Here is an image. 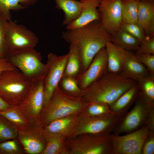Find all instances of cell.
<instances>
[{
	"instance_id": "1",
	"label": "cell",
	"mask_w": 154,
	"mask_h": 154,
	"mask_svg": "<svg viewBox=\"0 0 154 154\" xmlns=\"http://www.w3.org/2000/svg\"><path fill=\"white\" fill-rule=\"evenodd\" d=\"M62 37L70 44H74L78 48L82 60V73L97 54L112 39V36L105 30L99 21L81 27L66 30L63 32Z\"/></svg>"
},
{
	"instance_id": "2",
	"label": "cell",
	"mask_w": 154,
	"mask_h": 154,
	"mask_svg": "<svg viewBox=\"0 0 154 154\" xmlns=\"http://www.w3.org/2000/svg\"><path fill=\"white\" fill-rule=\"evenodd\" d=\"M136 83L134 80L123 77L119 74L108 72L83 90V93L89 102H98L109 106Z\"/></svg>"
},
{
	"instance_id": "3",
	"label": "cell",
	"mask_w": 154,
	"mask_h": 154,
	"mask_svg": "<svg viewBox=\"0 0 154 154\" xmlns=\"http://www.w3.org/2000/svg\"><path fill=\"white\" fill-rule=\"evenodd\" d=\"M6 57L31 82L45 78L48 70L47 65L42 62L41 53L35 48L9 52Z\"/></svg>"
},
{
	"instance_id": "4",
	"label": "cell",
	"mask_w": 154,
	"mask_h": 154,
	"mask_svg": "<svg viewBox=\"0 0 154 154\" xmlns=\"http://www.w3.org/2000/svg\"><path fill=\"white\" fill-rule=\"evenodd\" d=\"M83 104L80 100L64 93L58 85L49 101L43 107L37 123L44 126L54 120L76 112Z\"/></svg>"
},
{
	"instance_id": "5",
	"label": "cell",
	"mask_w": 154,
	"mask_h": 154,
	"mask_svg": "<svg viewBox=\"0 0 154 154\" xmlns=\"http://www.w3.org/2000/svg\"><path fill=\"white\" fill-rule=\"evenodd\" d=\"M32 83L19 70L4 72L0 76V97L10 106H17L25 99Z\"/></svg>"
},
{
	"instance_id": "6",
	"label": "cell",
	"mask_w": 154,
	"mask_h": 154,
	"mask_svg": "<svg viewBox=\"0 0 154 154\" xmlns=\"http://www.w3.org/2000/svg\"><path fill=\"white\" fill-rule=\"evenodd\" d=\"M154 108L148 104L139 94L133 108L119 118L112 134L127 133L145 125L151 110Z\"/></svg>"
},
{
	"instance_id": "7",
	"label": "cell",
	"mask_w": 154,
	"mask_h": 154,
	"mask_svg": "<svg viewBox=\"0 0 154 154\" xmlns=\"http://www.w3.org/2000/svg\"><path fill=\"white\" fill-rule=\"evenodd\" d=\"M150 131L145 125L123 135L110 134L112 154H141L143 145Z\"/></svg>"
},
{
	"instance_id": "8",
	"label": "cell",
	"mask_w": 154,
	"mask_h": 154,
	"mask_svg": "<svg viewBox=\"0 0 154 154\" xmlns=\"http://www.w3.org/2000/svg\"><path fill=\"white\" fill-rule=\"evenodd\" d=\"M45 78L32 82L25 99L17 106L19 110L30 124L37 123L43 107Z\"/></svg>"
},
{
	"instance_id": "9",
	"label": "cell",
	"mask_w": 154,
	"mask_h": 154,
	"mask_svg": "<svg viewBox=\"0 0 154 154\" xmlns=\"http://www.w3.org/2000/svg\"><path fill=\"white\" fill-rule=\"evenodd\" d=\"M5 41L8 52L34 48L38 39L25 26L10 20L7 23Z\"/></svg>"
},
{
	"instance_id": "10",
	"label": "cell",
	"mask_w": 154,
	"mask_h": 154,
	"mask_svg": "<svg viewBox=\"0 0 154 154\" xmlns=\"http://www.w3.org/2000/svg\"><path fill=\"white\" fill-rule=\"evenodd\" d=\"M68 54L58 56L52 52L47 56V72L44 84L43 107L49 101L62 78L66 64Z\"/></svg>"
},
{
	"instance_id": "11",
	"label": "cell",
	"mask_w": 154,
	"mask_h": 154,
	"mask_svg": "<svg viewBox=\"0 0 154 154\" xmlns=\"http://www.w3.org/2000/svg\"><path fill=\"white\" fill-rule=\"evenodd\" d=\"M99 21L112 37L121 29L123 23L122 0H100Z\"/></svg>"
},
{
	"instance_id": "12",
	"label": "cell",
	"mask_w": 154,
	"mask_h": 154,
	"mask_svg": "<svg viewBox=\"0 0 154 154\" xmlns=\"http://www.w3.org/2000/svg\"><path fill=\"white\" fill-rule=\"evenodd\" d=\"M17 138L27 154H41L47 142L43 126L37 123L18 129Z\"/></svg>"
},
{
	"instance_id": "13",
	"label": "cell",
	"mask_w": 154,
	"mask_h": 154,
	"mask_svg": "<svg viewBox=\"0 0 154 154\" xmlns=\"http://www.w3.org/2000/svg\"><path fill=\"white\" fill-rule=\"evenodd\" d=\"M107 72V55L104 47L97 54L87 69L77 78L78 86L85 90Z\"/></svg>"
},
{
	"instance_id": "14",
	"label": "cell",
	"mask_w": 154,
	"mask_h": 154,
	"mask_svg": "<svg viewBox=\"0 0 154 154\" xmlns=\"http://www.w3.org/2000/svg\"><path fill=\"white\" fill-rule=\"evenodd\" d=\"M100 0H80L82 6L80 15L76 20L66 26V30H71L99 21L98 10Z\"/></svg>"
},
{
	"instance_id": "15",
	"label": "cell",
	"mask_w": 154,
	"mask_h": 154,
	"mask_svg": "<svg viewBox=\"0 0 154 154\" xmlns=\"http://www.w3.org/2000/svg\"><path fill=\"white\" fill-rule=\"evenodd\" d=\"M137 23L143 29L146 37H154V1H139Z\"/></svg>"
},
{
	"instance_id": "16",
	"label": "cell",
	"mask_w": 154,
	"mask_h": 154,
	"mask_svg": "<svg viewBox=\"0 0 154 154\" xmlns=\"http://www.w3.org/2000/svg\"><path fill=\"white\" fill-rule=\"evenodd\" d=\"M150 74L147 68L138 59L135 54L127 51L125 60L119 74L137 82Z\"/></svg>"
},
{
	"instance_id": "17",
	"label": "cell",
	"mask_w": 154,
	"mask_h": 154,
	"mask_svg": "<svg viewBox=\"0 0 154 154\" xmlns=\"http://www.w3.org/2000/svg\"><path fill=\"white\" fill-rule=\"evenodd\" d=\"M108 72L119 74L122 70L126 56L127 50L112 41L106 43Z\"/></svg>"
},
{
	"instance_id": "18",
	"label": "cell",
	"mask_w": 154,
	"mask_h": 154,
	"mask_svg": "<svg viewBox=\"0 0 154 154\" xmlns=\"http://www.w3.org/2000/svg\"><path fill=\"white\" fill-rule=\"evenodd\" d=\"M139 94V90L137 83L109 105L112 114L119 117L123 116L134 104Z\"/></svg>"
},
{
	"instance_id": "19",
	"label": "cell",
	"mask_w": 154,
	"mask_h": 154,
	"mask_svg": "<svg viewBox=\"0 0 154 154\" xmlns=\"http://www.w3.org/2000/svg\"><path fill=\"white\" fill-rule=\"evenodd\" d=\"M62 76L76 79L82 73V62L79 50L75 45L70 44L69 51Z\"/></svg>"
},
{
	"instance_id": "20",
	"label": "cell",
	"mask_w": 154,
	"mask_h": 154,
	"mask_svg": "<svg viewBox=\"0 0 154 154\" xmlns=\"http://www.w3.org/2000/svg\"><path fill=\"white\" fill-rule=\"evenodd\" d=\"M56 8L64 14L62 24L66 26L77 19L81 13L82 4L76 0H54Z\"/></svg>"
},
{
	"instance_id": "21",
	"label": "cell",
	"mask_w": 154,
	"mask_h": 154,
	"mask_svg": "<svg viewBox=\"0 0 154 154\" xmlns=\"http://www.w3.org/2000/svg\"><path fill=\"white\" fill-rule=\"evenodd\" d=\"M37 0H0V14L8 21L11 20L10 11H17L33 5Z\"/></svg>"
},
{
	"instance_id": "22",
	"label": "cell",
	"mask_w": 154,
	"mask_h": 154,
	"mask_svg": "<svg viewBox=\"0 0 154 154\" xmlns=\"http://www.w3.org/2000/svg\"><path fill=\"white\" fill-rule=\"evenodd\" d=\"M112 41L128 51H137L140 42L127 32L121 29L112 37Z\"/></svg>"
},
{
	"instance_id": "23",
	"label": "cell",
	"mask_w": 154,
	"mask_h": 154,
	"mask_svg": "<svg viewBox=\"0 0 154 154\" xmlns=\"http://www.w3.org/2000/svg\"><path fill=\"white\" fill-rule=\"evenodd\" d=\"M137 83L140 95L149 105L154 106V75L150 74Z\"/></svg>"
},
{
	"instance_id": "24",
	"label": "cell",
	"mask_w": 154,
	"mask_h": 154,
	"mask_svg": "<svg viewBox=\"0 0 154 154\" xmlns=\"http://www.w3.org/2000/svg\"><path fill=\"white\" fill-rule=\"evenodd\" d=\"M72 119L69 117L57 119L43 126L44 132L46 140L66 130L70 125Z\"/></svg>"
},
{
	"instance_id": "25",
	"label": "cell",
	"mask_w": 154,
	"mask_h": 154,
	"mask_svg": "<svg viewBox=\"0 0 154 154\" xmlns=\"http://www.w3.org/2000/svg\"><path fill=\"white\" fill-rule=\"evenodd\" d=\"M0 115L6 118L18 129L31 124L21 113L12 106H10L5 110L0 111Z\"/></svg>"
},
{
	"instance_id": "26",
	"label": "cell",
	"mask_w": 154,
	"mask_h": 154,
	"mask_svg": "<svg viewBox=\"0 0 154 154\" xmlns=\"http://www.w3.org/2000/svg\"><path fill=\"white\" fill-rule=\"evenodd\" d=\"M139 1V0H122L123 23H137Z\"/></svg>"
},
{
	"instance_id": "27",
	"label": "cell",
	"mask_w": 154,
	"mask_h": 154,
	"mask_svg": "<svg viewBox=\"0 0 154 154\" xmlns=\"http://www.w3.org/2000/svg\"><path fill=\"white\" fill-rule=\"evenodd\" d=\"M18 132L17 129L0 115V142L17 138Z\"/></svg>"
},
{
	"instance_id": "28",
	"label": "cell",
	"mask_w": 154,
	"mask_h": 154,
	"mask_svg": "<svg viewBox=\"0 0 154 154\" xmlns=\"http://www.w3.org/2000/svg\"><path fill=\"white\" fill-rule=\"evenodd\" d=\"M25 151L17 138L0 142V154H24Z\"/></svg>"
},
{
	"instance_id": "29",
	"label": "cell",
	"mask_w": 154,
	"mask_h": 154,
	"mask_svg": "<svg viewBox=\"0 0 154 154\" xmlns=\"http://www.w3.org/2000/svg\"><path fill=\"white\" fill-rule=\"evenodd\" d=\"M58 86L67 92L76 94H80L83 90L79 86L76 79L71 77L62 76Z\"/></svg>"
},
{
	"instance_id": "30",
	"label": "cell",
	"mask_w": 154,
	"mask_h": 154,
	"mask_svg": "<svg viewBox=\"0 0 154 154\" xmlns=\"http://www.w3.org/2000/svg\"><path fill=\"white\" fill-rule=\"evenodd\" d=\"M90 103L88 109V112L89 115L93 117L112 114L108 105L98 102Z\"/></svg>"
},
{
	"instance_id": "31",
	"label": "cell",
	"mask_w": 154,
	"mask_h": 154,
	"mask_svg": "<svg viewBox=\"0 0 154 154\" xmlns=\"http://www.w3.org/2000/svg\"><path fill=\"white\" fill-rule=\"evenodd\" d=\"M121 29L128 33L140 42L146 37L143 29L137 23H123Z\"/></svg>"
},
{
	"instance_id": "32",
	"label": "cell",
	"mask_w": 154,
	"mask_h": 154,
	"mask_svg": "<svg viewBox=\"0 0 154 154\" xmlns=\"http://www.w3.org/2000/svg\"><path fill=\"white\" fill-rule=\"evenodd\" d=\"M7 21L4 17L0 14V58L6 57L8 52L5 41Z\"/></svg>"
},
{
	"instance_id": "33",
	"label": "cell",
	"mask_w": 154,
	"mask_h": 154,
	"mask_svg": "<svg viewBox=\"0 0 154 154\" xmlns=\"http://www.w3.org/2000/svg\"><path fill=\"white\" fill-rule=\"evenodd\" d=\"M46 141V146L42 154H55L59 152L60 149V141L56 136L47 139Z\"/></svg>"
},
{
	"instance_id": "34",
	"label": "cell",
	"mask_w": 154,
	"mask_h": 154,
	"mask_svg": "<svg viewBox=\"0 0 154 154\" xmlns=\"http://www.w3.org/2000/svg\"><path fill=\"white\" fill-rule=\"evenodd\" d=\"M136 54H154V37H146L141 42Z\"/></svg>"
},
{
	"instance_id": "35",
	"label": "cell",
	"mask_w": 154,
	"mask_h": 154,
	"mask_svg": "<svg viewBox=\"0 0 154 154\" xmlns=\"http://www.w3.org/2000/svg\"><path fill=\"white\" fill-rule=\"evenodd\" d=\"M139 60L147 68L149 72L154 75V54H136Z\"/></svg>"
},
{
	"instance_id": "36",
	"label": "cell",
	"mask_w": 154,
	"mask_h": 154,
	"mask_svg": "<svg viewBox=\"0 0 154 154\" xmlns=\"http://www.w3.org/2000/svg\"><path fill=\"white\" fill-rule=\"evenodd\" d=\"M154 153V132H150L142 147L141 154Z\"/></svg>"
},
{
	"instance_id": "37",
	"label": "cell",
	"mask_w": 154,
	"mask_h": 154,
	"mask_svg": "<svg viewBox=\"0 0 154 154\" xmlns=\"http://www.w3.org/2000/svg\"><path fill=\"white\" fill-rule=\"evenodd\" d=\"M15 70H18L11 63L7 57L0 58V76L4 72Z\"/></svg>"
},
{
	"instance_id": "38",
	"label": "cell",
	"mask_w": 154,
	"mask_h": 154,
	"mask_svg": "<svg viewBox=\"0 0 154 154\" xmlns=\"http://www.w3.org/2000/svg\"><path fill=\"white\" fill-rule=\"evenodd\" d=\"M10 106L5 102L0 97V111L5 110Z\"/></svg>"
},
{
	"instance_id": "39",
	"label": "cell",
	"mask_w": 154,
	"mask_h": 154,
	"mask_svg": "<svg viewBox=\"0 0 154 154\" xmlns=\"http://www.w3.org/2000/svg\"><path fill=\"white\" fill-rule=\"evenodd\" d=\"M139 1H141V0H149V1H154V0H139Z\"/></svg>"
}]
</instances>
